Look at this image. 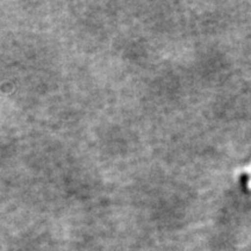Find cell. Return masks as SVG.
<instances>
[{"label": "cell", "instance_id": "1", "mask_svg": "<svg viewBox=\"0 0 251 251\" xmlns=\"http://www.w3.org/2000/svg\"><path fill=\"white\" fill-rule=\"evenodd\" d=\"M241 183H242L243 186H246L247 183H248V176H242V178H241Z\"/></svg>", "mask_w": 251, "mask_h": 251}]
</instances>
